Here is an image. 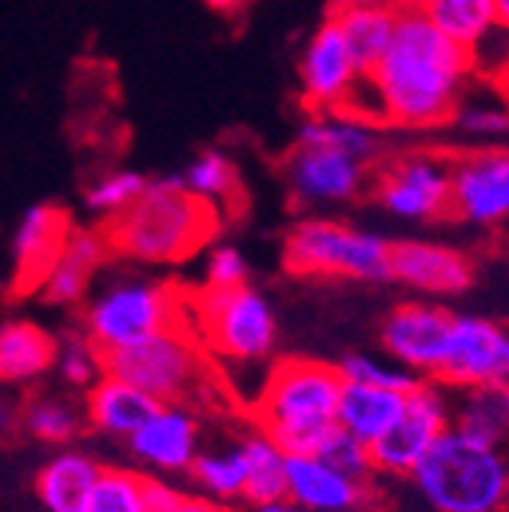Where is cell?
I'll use <instances>...</instances> for the list:
<instances>
[{"label": "cell", "mask_w": 509, "mask_h": 512, "mask_svg": "<svg viewBox=\"0 0 509 512\" xmlns=\"http://www.w3.org/2000/svg\"><path fill=\"white\" fill-rule=\"evenodd\" d=\"M372 196L400 220H442L452 217V156L406 153L381 165Z\"/></svg>", "instance_id": "30bf717a"}, {"label": "cell", "mask_w": 509, "mask_h": 512, "mask_svg": "<svg viewBox=\"0 0 509 512\" xmlns=\"http://www.w3.org/2000/svg\"><path fill=\"white\" fill-rule=\"evenodd\" d=\"M177 174H180L183 189L193 192V196L202 199L205 205H211L217 214H220V205L235 199V192H238V171H235L232 159L220 150H202Z\"/></svg>", "instance_id": "1f68e13d"}, {"label": "cell", "mask_w": 509, "mask_h": 512, "mask_svg": "<svg viewBox=\"0 0 509 512\" xmlns=\"http://www.w3.org/2000/svg\"><path fill=\"white\" fill-rule=\"evenodd\" d=\"M452 217L473 226L509 220V150L452 156Z\"/></svg>", "instance_id": "4fadbf2b"}, {"label": "cell", "mask_w": 509, "mask_h": 512, "mask_svg": "<svg viewBox=\"0 0 509 512\" xmlns=\"http://www.w3.org/2000/svg\"><path fill=\"white\" fill-rule=\"evenodd\" d=\"M186 317L189 296L174 284L144 275H116L86 299L83 333L101 354H110L186 327Z\"/></svg>", "instance_id": "5b68a950"}, {"label": "cell", "mask_w": 509, "mask_h": 512, "mask_svg": "<svg viewBox=\"0 0 509 512\" xmlns=\"http://www.w3.org/2000/svg\"><path fill=\"white\" fill-rule=\"evenodd\" d=\"M257 512H305V509H302V506H296V503H290V500L284 497V500H278V503L260 506Z\"/></svg>", "instance_id": "f6af8a7d"}, {"label": "cell", "mask_w": 509, "mask_h": 512, "mask_svg": "<svg viewBox=\"0 0 509 512\" xmlns=\"http://www.w3.org/2000/svg\"><path fill=\"white\" fill-rule=\"evenodd\" d=\"M55 369H58L61 381L71 384L74 391H89L104 375V354L83 330L65 333L55 348Z\"/></svg>", "instance_id": "836d02e7"}, {"label": "cell", "mask_w": 509, "mask_h": 512, "mask_svg": "<svg viewBox=\"0 0 509 512\" xmlns=\"http://www.w3.org/2000/svg\"><path fill=\"white\" fill-rule=\"evenodd\" d=\"M409 391H388V388H372V384H342L339 412L336 424L348 436H354L363 445H375L388 427L397 421Z\"/></svg>", "instance_id": "484cf974"}, {"label": "cell", "mask_w": 509, "mask_h": 512, "mask_svg": "<svg viewBox=\"0 0 509 512\" xmlns=\"http://www.w3.org/2000/svg\"><path fill=\"white\" fill-rule=\"evenodd\" d=\"M296 147H321V150H333L342 153L360 165H372L381 153H385V144H381V135L372 122L354 119L348 113H317L308 122L299 125L296 132Z\"/></svg>", "instance_id": "d4e9b609"}, {"label": "cell", "mask_w": 509, "mask_h": 512, "mask_svg": "<svg viewBox=\"0 0 509 512\" xmlns=\"http://www.w3.org/2000/svg\"><path fill=\"white\" fill-rule=\"evenodd\" d=\"M433 512H503L509 503V455L445 430L409 473Z\"/></svg>", "instance_id": "277c9868"}, {"label": "cell", "mask_w": 509, "mask_h": 512, "mask_svg": "<svg viewBox=\"0 0 509 512\" xmlns=\"http://www.w3.org/2000/svg\"><path fill=\"white\" fill-rule=\"evenodd\" d=\"M351 4H360V7H394L400 0H336V7H351Z\"/></svg>", "instance_id": "ee69618b"}, {"label": "cell", "mask_w": 509, "mask_h": 512, "mask_svg": "<svg viewBox=\"0 0 509 512\" xmlns=\"http://www.w3.org/2000/svg\"><path fill=\"white\" fill-rule=\"evenodd\" d=\"M452 427L491 448L509 445V381L452 391Z\"/></svg>", "instance_id": "603a6c76"}, {"label": "cell", "mask_w": 509, "mask_h": 512, "mask_svg": "<svg viewBox=\"0 0 509 512\" xmlns=\"http://www.w3.org/2000/svg\"><path fill=\"white\" fill-rule=\"evenodd\" d=\"M360 77L363 74L357 71L339 25L333 19L317 25L299 61V83L305 104L317 113H336L345 107Z\"/></svg>", "instance_id": "5bb4252c"}, {"label": "cell", "mask_w": 509, "mask_h": 512, "mask_svg": "<svg viewBox=\"0 0 509 512\" xmlns=\"http://www.w3.org/2000/svg\"><path fill=\"white\" fill-rule=\"evenodd\" d=\"M86 512H150L144 497V473L104 467Z\"/></svg>", "instance_id": "e575fe53"}, {"label": "cell", "mask_w": 509, "mask_h": 512, "mask_svg": "<svg viewBox=\"0 0 509 512\" xmlns=\"http://www.w3.org/2000/svg\"><path fill=\"white\" fill-rule=\"evenodd\" d=\"M16 427H19V406L7 394H0V439L10 436Z\"/></svg>", "instance_id": "b9f144b4"}, {"label": "cell", "mask_w": 509, "mask_h": 512, "mask_svg": "<svg viewBox=\"0 0 509 512\" xmlns=\"http://www.w3.org/2000/svg\"><path fill=\"white\" fill-rule=\"evenodd\" d=\"M138 464L153 473H189L202 452V424L193 406L162 403L147 424L129 439Z\"/></svg>", "instance_id": "e0dca14e"}, {"label": "cell", "mask_w": 509, "mask_h": 512, "mask_svg": "<svg viewBox=\"0 0 509 512\" xmlns=\"http://www.w3.org/2000/svg\"><path fill=\"white\" fill-rule=\"evenodd\" d=\"M58 339L34 320L0 324V384H31L55 369Z\"/></svg>", "instance_id": "cb8c5ba5"}, {"label": "cell", "mask_w": 509, "mask_h": 512, "mask_svg": "<svg viewBox=\"0 0 509 512\" xmlns=\"http://www.w3.org/2000/svg\"><path fill=\"white\" fill-rule=\"evenodd\" d=\"M101 470L104 467L80 448H65V452L52 455L34 482L40 506L46 512H86Z\"/></svg>", "instance_id": "7402d4cb"}, {"label": "cell", "mask_w": 509, "mask_h": 512, "mask_svg": "<svg viewBox=\"0 0 509 512\" xmlns=\"http://www.w3.org/2000/svg\"><path fill=\"white\" fill-rule=\"evenodd\" d=\"M171 512H226V509L220 503L202 497V494H183V500Z\"/></svg>", "instance_id": "60d3db41"}, {"label": "cell", "mask_w": 509, "mask_h": 512, "mask_svg": "<svg viewBox=\"0 0 509 512\" xmlns=\"http://www.w3.org/2000/svg\"><path fill=\"white\" fill-rule=\"evenodd\" d=\"M186 327L208 354L232 366L269 363L278 345L275 308L253 284L193 293Z\"/></svg>", "instance_id": "8992f818"}, {"label": "cell", "mask_w": 509, "mask_h": 512, "mask_svg": "<svg viewBox=\"0 0 509 512\" xmlns=\"http://www.w3.org/2000/svg\"><path fill=\"white\" fill-rule=\"evenodd\" d=\"M336 369L345 384H372V388H388V391H412L421 381L400 363L378 360L372 354H345Z\"/></svg>", "instance_id": "d590c367"}, {"label": "cell", "mask_w": 509, "mask_h": 512, "mask_svg": "<svg viewBox=\"0 0 509 512\" xmlns=\"http://www.w3.org/2000/svg\"><path fill=\"white\" fill-rule=\"evenodd\" d=\"M19 424L28 436L49 445H68L74 442L86 427V412L80 403H71L65 397L37 394L25 406H19Z\"/></svg>", "instance_id": "4dcf8cb0"}, {"label": "cell", "mask_w": 509, "mask_h": 512, "mask_svg": "<svg viewBox=\"0 0 509 512\" xmlns=\"http://www.w3.org/2000/svg\"><path fill=\"white\" fill-rule=\"evenodd\" d=\"M287 500L305 512H354L366 500V482L317 455H287Z\"/></svg>", "instance_id": "ffe728a7"}, {"label": "cell", "mask_w": 509, "mask_h": 512, "mask_svg": "<svg viewBox=\"0 0 509 512\" xmlns=\"http://www.w3.org/2000/svg\"><path fill=\"white\" fill-rule=\"evenodd\" d=\"M104 372L135 384L156 403L196 400L208 381V354L189 327L165 330L132 348L104 354Z\"/></svg>", "instance_id": "ba28073f"}, {"label": "cell", "mask_w": 509, "mask_h": 512, "mask_svg": "<svg viewBox=\"0 0 509 512\" xmlns=\"http://www.w3.org/2000/svg\"><path fill=\"white\" fill-rule=\"evenodd\" d=\"M436 381L452 391L509 381V327L476 314H455L449 351Z\"/></svg>", "instance_id": "7c38bea8"}, {"label": "cell", "mask_w": 509, "mask_h": 512, "mask_svg": "<svg viewBox=\"0 0 509 512\" xmlns=\"http://www.w3.org/2000/svg\"><path fill=\"white\" fill-rule=\"evenodd\" d=\"M342 375L321 360L290 357L269 366L263 391L253 400V421L284 455H321L336 433Z\"/></svg>", "instance_id": "3957f363"}, {"label": "cell", "mask_w": 509, "mask_h": 512, "mask_svg": "<svg viewBox=\"0 0 509 512\" xmlns=\"http://www.w3.org/2000/svg\"><path fill=\"white\" fill-rule=\"evenodd\" d=\"M144 497L150 512H171L183 500V491H177L171 482L159 476H144Z\"/></svg>", "instance_id": "ab89813d"}, {"label": "cell", "mask_w": 509, "mask_h": 512, "mask_svg": "<svg viewBox=\"0 0 509 512\" xmlns=\"http://www.w3.org/2000/svg\"><path fill=\"white\" fill-rule=\"evenodd\" d=\"M473 263L470 256L436 241H391V256H388V278L397 284L430 293V296H458L470 290L473 284Z\"/></svg>", "instance_id": "9a60e30c"}, {"label": "cell", "mask_w": 509, "mask_h": 512, "mask_svg": "<svg viewBox=\"0 0 509 512\" xmlns=\"http://www.w3.org/2000/svg\"><path fill=\"white\" fill-rule=\"evenodd\" d=\"M418 7L439 34L470 52L497 31L494 0H418Z\"/></svg>", "instance_id": "f1b7e54d"}, {"label": "cell", "mask_w": 509, "mask_h": 512, "mask_svg": "<svg viewBox=\"0 0 509 512\" xmlns=\"http://www.w3.org/2000/svg\"><path fill=\"white\" fill-rule=\"evenodd\" d=\"M452 427V388L421 378L406 394V403L397 421L388 427L372 448V467L378 473L409 476L415 464L430 452L433 442Z\"/></svg>", "instance_id": "9c48e42d"}, {"label": "cell", "mask_w": 509, "mask_h": 512, "mask_svg": "<svg viewBox=\"0 0 509 512\" xmlns=\"http://www.w3.org/2000/svg\"><path fill=\"white\" fill-rule=\"evenodd\" d=\"M330 19L339 25L357 71L372 74V68L391 46L394 28H397V4L394 7H360V4L336 7Z\"/></svg>", "instance_id": "4316f807"}, {"label": "cell", "mask_w": 509, "mask_h": 512, "mask_svg": "<svg viewBox=\"0 0 509 512\" xmlns=\"http://www.w3.org/2000/svg\"><path fill=\"white\" fill-rule=\"evenodd\" d=\"M74 223L71 217L52 202L31 205L13 235V278L10 290L16 296H34L49 275L52 263L58 260Z\"/></svg>", "instance_id": "ac0fdd59"}, {"label": "cell", "mask_w": 509, "mask_h": 512, "mask_svg": "<svg viewBox=\"0 0 509 512\" xmlns=\"http://www.w3.org/2000/svg\"><path fill=\"white\" fill-rule=\"evenodd\" d=\"M284 177L296 205L321 208L357 199L366 186V165L321 147H293Z\"/></svg>", "instance_id": "2e32d148"}, {"label": "cell", "mask_w": 509, "mask_h": 512, "mask_svg": "<svg viewBox=\"0 0 509 512\" xmlns=\"http://www.w3.org/2000/svg\"><path fill=\"white\" fill-rule=\"evenodd\" d=\"M250 284V263L247 256L232 244H214L205 260V287L226 290Z\"/></svg>", "instance_id": "74e56055"}, {"label": "cell", "mask_w": 509, "mask_h": 512, "mask_svg": "<svg viewBox=\"0 0 509 512\" xmlns=\"http://www.w3.org/2000/svg\"><path fill=\"white\" fill-rule=\"evenodd\" d=\"M452 122L473 138H500L509 132V107L482 104V101H470V104L461 101Z\"/></svg>", "instance_id": "f35d334b"}, {"label": "cell", "mask_w": 509, "mask_h": 512, "mask_svg": "<svg viewBox=\"0 0 509 512\" xmlns=\"http://www.w3.org/2000/svg\"><path fill=\"white\" fill-rule=\"evenodd\" d=\"M110 256L113 253L101 229H71L65 247H61L58 260L43 278L37 296L55 308L80 305L92 293V284Z\"/></svg>", "instance_id": "d6986e66"}, {"label": "cell", "mask_w": 509, "mask_h": 512, "mask_svg": "<svg viewBox=\"0 0 509 512\" xmlns=\"http://www.w3.org/2000/svg\"><path fill=\"white\" fill-rule=\"evenodd\" d=\"M455 314L433 302L397 305L381 324V345L388 357L418 378H439L449 351Z\"/></svg>", "instance_id": "8fae6325"}, {"label": "cell", "mask_w": 509, "mask_h": 512, "mask_svg": "<svg viewBox=\"0 0 509 512\" xmlns=\"http://www.w3.org/2000/svg\"><path fill=\"white\" fill-rule=\"evenodd\" d=\"M494 16H497V28L509 34V0H494Z\"/></svg>", "instance_id": "7bdbcfd3"}, {"label": "cell", "mask_w": 509, "mask_h": 512, "mask_svg": "<svg viewBox=\"0 0 509 512\" xmlns=\"http://www.w3.org/2000/svg\"><path fill=\"white\" fill-rule=\"evenodd\" d=\"M473 71L470 49L439 34L421 13L418 0H400L391 46L369 80L381 98L385 122L433 128L452 122Z\"/></svg>", "instance_id": "6da1fadb"}, {"label": "cell", "mask_w": 509, "mask_h": 512, "mask_svg": "<svg viewBox=\"0 0 509 512\" xmlns=\"http://www.w3.org/2000/svg\"><path fill=\"white\" fill-rule=\"evenodd\" d=\"M189 476L199 485V494L214 503H232L244 500V482H247V464H244V448L241 439L223 448H208L199 452Z\"/></svg>", "instance_id": "f546056e"}, {"label": "cell", "mask_w": 509, "mask_h": 512, "mask_svg": "<svg viewBox=\"0 0 509 512\" xmlns=\"http://www.w3.org/2000/svg\"><path fill=\"white\" fill-rule=\"evenodd\" d=\"M144 186H147V177L141 171H132V168L107 171L86 186L83 205L89 214H95L107 223L116 214H122L125 208H132L144 192Z\"/></svg>", "instance_id": "d6a6232c"}, {"label": "cell", "mask_w": 509, "mask_h": 512, "mask_svg": "<svg viewBox=\"0 0 509 512\" xmlns=\"http://www.w3.org/2000/svg\"><path fill=\"white\" fill-rule=\"evenodd\" d=\"M205 4L211 7V10H220V13H226V10H235L241 0H205Z\"/></svg>", "instance_id": "bcb514c9"}, {"label": "cell", "mask_w": 509, "mask_h": 512, "mask_svg": "<svg viewBox=\"0 0 509 512\" xmlns=\"http://www.w3.org/2000/svg\"><path fill=\"white\" fill-rule=\"evenodd\" d=\"M317 458H324L327 464H333L336 470H342L345 476L357 479V482H366L372 479L375 467H372V455H369V445L357 442L354 436H348L345 430L336 427V433L327 439V445L321 448V455Z\"/></svg>", "instance_id": "8d00e7d4"}, {"label": "cell", "mask_w": 509, "mask_h": 512, "mask_svg": "<svg viewBox=\"0 0 509 512\" xmlns=\"http://www.w3.org/2000/svg\"><path fill=\"white\" fill-rule=\"evenodd\" d=\"M159 406L162 403H156L153 397L138 391L135 384L122 381L110 372H104L92 384V388L86 391V400H83L86 427L98 430L101 436L125 439V442H129L147 424V418Z\"/></svg>", "instance_id": "44dd1931"}, {"label": "cell", "mask_w": 509, "mask_h": 512, "mask_svg": "<svg viewBox=\"0 0 509 512\" xmlns=\"http://www.w3.org/2000/svg\"><path fill=\"white\" fill-rule=\"evenodd\" d=\"M506 448H509V445H506Z\"/></svg>", "instance_id": "7dc6e473"}, {"label": "cell", "mask_w": 509, "mask_h": 512, "mask_svg": "<svg viewBox=\"0 0 509 512\" xmlns=\"http://www.w3.org/2000/svg\"><path fill=\"white\" fill-rule=\"evenodd\" d=\"M220 214L186 192L180 174L147 177L132 208L101 223L113 256L138 266H177L214 241Z\"/></svg>", "instance_id": "7a4b0ae2"}, {"label": "cell", "mask_w": 509, "mask_h": 512, "mask_svg": "<svg viewBox=\"0 0 509 512\" xmlns=\"http://www.w3.org/2000/svg\"><path fill=\"white\" fill-rule=\"evenodd\" d=\"M247 482H244V503L253 509L278 503L287 497V455L260 430L241 436Z\"/></svg>", "instance_id": "83f0119b"}, {"label": "cell", "mask_w": 509, "mask_h": 512, "mask_svg": "<svg viewBox=\"0 0 509 512\" xmlns=\"http://www.w3.org/2000/svg\"><path fill=\"white\" fill-rule=\"evenodd\" d=\"M391 241L339 220H299L284 238V266L293 275L330 281H388Z\"/></svg>", "instance_id": "52a82bcc"}]
</instances>
